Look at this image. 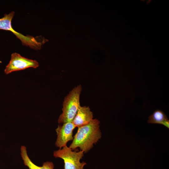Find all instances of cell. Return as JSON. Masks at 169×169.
<instances>
[{"label": "cell", "mask_w": 169, "mask_h": 169, "mask_svg": "<svg viewBox=\"0 0 169 169\" xmlns=\"http://www.w3.org/2000/svg\"><path fill=\"white\" fill-rule=\"evenodd\" d=\"M81 90L82 87L79 84L73 88L65 97L63 104L62 113L58 120L59 124L72 122L80 106L79 98Z\"/></svg>", "instance_id": "cell-2"}, {"label": "cell", "mask_w": 169, "mask_h": 169, "mask_svg": "<svg viewBox=\"0 0 169 169\" xmlns=\"http://www.w3.org/2000/svg\"><path fill=\"white\" fill-rule=\"evenodd\" d=\"M161 124L164 125L168 129L169 128V120L168 119L163 121Z\"/></svg>", "instance_id": "cell-10"}, {"label": "cell", "mask_w": 169, "mask_h": 169, "mask_svg": "<svg viewBox=\"0 0 169 169\" xmlns=\"http://www.w3.org/2000/svg\"><path fill=\"white\" fill-rule=\"evenodd\" d=\"M38 66V63L36 60L25 58L19 54L14 53L11 54V60L6 66L4 72L8 74L13 71L30 67L36 68Z\"/></svg>", "instance_id": "cell-5"}, {"label": "cell", "mask_w": 169, "mask_h": 169, "mask_svg": "<svg viewBox=\"0 0 169 169\" xmlns=\"http://www.w3.org/2000/svg\"><path fill=\"white\" fill-rule=\"evenodd\" d=\"M20 155L24 164L29 169H54V165L52 162L47 161L44 162L41 166L35 164L29 157L27 148L24 146H21Z\"/></svg>", "instance_id": "cell-8"}, {"label": "cell", "mask_w": 169, "mask_h": 169, "mask_svg": "<svg viewBox=\"0 0 169 169\" xmlns=\"http://www.w3.org/2000/svg\"><path fill=\"white\" fill-rule=\"evenodd\" d=\"M100 124L98 120L93 119L88 124L78 127L69 147L72 150L79 147L84 152H88L101 137Z\"/></svg>", "instance_id": "cell-1"}, {"label": "cell", "mask_w": 169, "mask_h": 169, "mask_svg": "<svg viewBox=\"0 0 169 169\" xmlns=\"http://www.w3.org/2000/svg\"><path fill=\"white\" fill-rule=\"evenodd\" d=\"M76 126L72 122H69L58 125L56 129L57 138L55 146L61 149L67 146V142L73 139V131Z\"/></svg>", "instance_id": "cell-6"}, {"label": "cell", "mask_w": 169, "mask_h": 169, "mask_svg": "<svg viewBox=\"0 0 169 169\" xmlns=\"http://www.w3.org/2000/svg\"><path fill=\"white\" fill-rule=\"evenodd\" d=\"M14 14V12L12 11L8 14H4V17L0 18V29L10 31L13 33L18 38L20 39L23 45L28 46L34 49H40L45 41L39 42L33 37L24 36L13 28L11 22Z\"/></svg>", "instance_id": "cell-4"}, {"label": "cell", "mask_w": 169, "mask_h": 169, "mask_svg": "<svg viewBox=\"0 0 169 169\" xmlns=\"http://www.w3.org/2000/svg\"><path fill=\"white\" fill-rule=\"evenodd\" d=\"M167 120L168 118L164 113L161 110H157L149 116L147 122L161 124L162 122Z\"/></svg>", "instance_id": "cell-9"}, {"label": "cell", "mask_w": 169, "mask_h": 169, "mask_svg": "<svg viewBox=\"0 0 169 169\" xmlns=\"http://www.w3.org/2000/svg\"><path fill=\"white\" fill-rule=\"evenodd\" d=\"M84 152L82 150L77 152L72 151L69 147L66 146L54 151V156L62 159L64 161V169H83L86 164L84 162H80L84 156Z\"/></svg>", "instance_id": "cell-3"}, {"label": "cell", "mask_w": 169, "mask_h": 169, "mask_svg": "<svg viewBox=\"0 0 169 169\" xmlns=\"http://www.w3.org/2000/svg\"><path fill=\"white\" fill-rule=\"evenodd\" d=\"M93 118V113L89 107L80 106L72 122L79 127L89 123Z\"/></svg>", "instance_id": "cell-7"}]
</instances>
